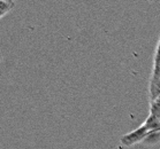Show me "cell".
Segmentation results:
<instances>
[{"instance_id":"cell-1","label":"cell","mask_w":160,"mask_h":149,"mask_svg":"<svg viewBox=\"0 0 160 149\" xmlns=\"http://www.w3.org/2000/svg\"><path fill=\"white\" fill-rule=\"evenodd\" d=\"M160 134V113L150 111L145 122L136 130L124 134L121 138V145L131 147L141 142L148 141L149 139Z\"/></svg>"},{"instance_id":"cell-2","label":"cell","mask_w":160,"mask_h":149,"mask_svg":"<svg viewBox=\"0 0 160 149\" xmlns=\"http://www.w3.org/2000/svg\"><path fill=\"white\" fill-rule=\"evenodd\" d=\"M160 96V38L157 44L154 56H153V67L149 81V101L150 103L156 101Z\"/></svg>"},{"instance_id":"cell-3","label":"cell","mask_w":160,"mask_h":149,"mask_svg":"<svg viewBox=\"0 0 160 149\" xmlns=\"http://www.w3.org/2000/svg\"><path fill=\"white\" fill-rule=\"evenodd\" d=\"M13 7H14L13 5L8 4V2H6V1H4V0H0V18L7 14L8 12L11 11Z\"/></svg>"},{"instance_id":"cell-4","label":"cell","mask_w":160,"mask_h":149,"mask_svg":"<svg viewBox=\"0 0 160 149\" xmlns=\"http://www.w3.org/2000/svg\"><path fill=\"white\" fill-rule=\"evenodd\" d=\"M4 1H6V2H8V4H11V5H13L14 6V0H4Z\"/></svg>"}]
</instances>
